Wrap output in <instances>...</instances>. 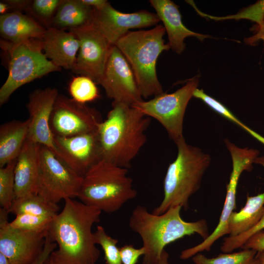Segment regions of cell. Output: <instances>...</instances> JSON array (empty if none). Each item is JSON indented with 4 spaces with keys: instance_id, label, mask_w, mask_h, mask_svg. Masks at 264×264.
Instances as JSON below:
<instances>
[{
    "instance_id": "6da1fadb",
    "label": "cell",
    "mask_w": 264,
    "mask_h": 264,
    "mask_svg": "<svg viewBox=\"0 0 264 264\" xmlns=\"http://www.w3.org/2000/svg\"><path fill=\"white\" fill-rule=\"evenodd\" d=\"M64 200L63 209L53 219L47 232L58 246L51 255L59 264H95L100 251L92 227L100 221L102 211L74 198Z\"/></svg>"
},
{
    "instance_id": "7a4b0ae2",
    "label": "cell",
    "mask_w": 264,
    "mask_h": 264,
    "mask_svg": "<svg viewBox=\"0 0 264 264\" xmlns=\"http://www.w3.org/2000/svg\"><path fill=\"white\" fill-rule=\"evenodd\" d=\"M137 109L112 102L107 118L97 132L102 159L128 169L147 141L151 120Z\"/></svg>"
},
{
    "instance_id": "3957f363",
    "label": "cell",
    "mask_w": 264,
    "mask_h": 264,
    "mask_svg": "<svg viewBox=\"0 0 264 264\" xmlns=\"http://www.w3.org/2000/svg\"><path fill=\"white\" fill-rule=\"evenodd\" d=\"M181 208L173 207L160 215L150 213L141 205L133 210L129 226L142 240L145 250L143 264H158L164 247L186 236L198 234L203 240L209 236L206 220L186 221L180 216Z\"/></svg>"
},
{
    "instance_id": "277c9868",
    "label": "cell",
    "mask_w": 264,
    "mask_h": 264,
    "mask_svg": "<svg viewBox=\"0 0 264 264\" xmlns=\"http://www.w3.org/2000/svg\"><path fill=\"white\" fill-rule=\"evenodd\" d=\"M177 154L168 167L163 182L164 198L152 213L160 215L179 206L187 210L189 200L199 188L202 177L211 164L209 154L186 143L182 138L175 143Z\"/></svg>"
},
{
    "instance_id": "5b68a950",
    "label": "cell",
    "mask_w": 264,
    "mask_h": 264,
    "mask_svg": "<svg viewBox=\"0 0 264 264\" xmlns=\"http://www.w3.org/2000/svg\"><path fill=\"white\" fill-rule=\"evenodd\" d=\"M165 32L161 24L149 30H130L114 45L130 64L140 93L145 99L163 93L156 65L160 54L170 48L163 39Z\"/></svg>"
},
{
    "instance_id": "8992f818",
    "label": "cell",
    "mask_w": 264,
    "mask_h": 264,
    "mask_svg": "<svg viewBox=\"0 0 264 264\" xmlns=\"http://www.w3.org/2000/svg\"><path fill=\"white\" fill-rule=\"evenodd\" d=\"M128 169L102 159L83 177L77 198L83 203L101 211L111 213L119 210L137 196Z\"/></svg>"
},
{
    "instance_id": "52a82bcc",
    "label": "cell",
    "mask_w": 264,
    "mask_h": 264,
    "mask_svg": "<svg viewBox=\"0 0 264 264\" xmlns=\"http://www.w3.org/2000/svg\"><path fill=\"white\" fill-rule=\"evenodd\" d=\"M8 56V74L0 88V105L7 102L21 86L61 68L44 54L41 39H32L18 43L0 41Z\"/></svg>"
},
{
    "instance_id": "ba28073f",
    "label": "cell",
    "mask_w": 264,
    "mask_h": 264,
    "mask_svg": "<svg viewBox=\"0 0 264 264\" xmlns=\"http://www.w3.org/2000/svg\"><path fill=\"white\" fill-rule=\"evenodd\" d=\"M199 83L198 75L188 79L181 88L171 93H163L148 101L132 105L144 115L157 120L175 143L183 138L185 110Z\"/></svg>"
},
{
    "instance_id": "9c48e42d",
    "label": "cell",
    "mask_w": 264,
    "mask_h": 264,
    "mask_svg": "<svg viewBox=\"0 0 264 264\" xmlns=\"http://www.w3.org/2000/svg\"><path fill=\"white\" fill-rule=\"evenodd\" d=\"M224 143L231 156L232 170L226 187L225 199L218 224L213 232L198 244L182 251L180 258L188 259L204 251H209L212 245L221 237L229 234V221L236 208V196L239 178L244 171H250L259 157V151L253 148H241L225 139Z\"/></svg>"
},
{
    "instance_id": "30bf717a",
    "label": "cell",
    "mask_w": 264,
    "mask_h": 264,
    "mask_svg": "<svg viewBox=\"0 0 264 264\" xmlns=\"http://www.w3.org/2000/svg\"><path fill=\"white\" fill-rule=\"evenodd\" d=\"M83 177L63 162L47 147L41 145L36 192L55 204L77 197Z\"/></svg>"
},
{
    "instance_id": "8fae6325",
    "label": "cell",
    "mask_w": 264,
    "mask_h": 264,
    "mask_svg": "<svg viewBox=\"0 0 264 264\" xmlns=\"http://www.w3.org/2000/svg\"><path fill=\"white\" fill-rule=\"evenodd\" d=\"M102 121L95 109L59 94L49 125L54 136L68 137L96 131Z\"/></svg>"
},
{
    "instance_id": "7c38bea8",
    "label": "cell",
    "mask_w": 264,
    "mask_h": 264,
    "mask_svg": "<svg viewBox=\"0 0 264 264\" xmlns=\"http://www.w3.org/2000/svg\"><path fill=\"white\" fill-rule=\"evenodd\" d=\"M69 31L76 36L80 43L78 55L71 70L88 76L99 84L113 45L90 22Z\"/></svg>"
},
{
    "instance_id": "4fadbf2b",
    "label": "cell",
    "mask_w": 264,
    "mask_h": 264,
    "mask_svg": "<svg viewBox=\"0 0 264 264\" xmlns=\"http://www.w3.org/2000/svg\"><path fill=\"white\" fill-rule=\"evenodd\" d=\"M6 210L0 208V252L12 264H30L42 251L47 231L36 232L13 228Z\"/></svg>"
},
{
    "instance_id": "5bb4252c",
    "label": "cell",
    "mask_w": 264,
    "mask_h": 264,
    "mask_svg": "<svg viewBox=\"0 0 264 264\" xmlns=\"http://www.w3.org/2000/svg\"><path fill=\"white\" fill-rule=\"evenodd\" d=\"M113 102L132 106L142 100L133 71L124 55L113 45L99 84Z\"/></svg>"
},
{
    "instance_id": "9a60e30c",
    "label": "cell",
    "mask_w": 264,
    "mask_h": 264,
    "mask_svg": "<svg viewBox=\"0 0 264 264\" xmlns=\"http://www.w3.org/2000/svg\"><path fill=\"white\" fill-rule=\"evenodd\" d=\"M160 19L156 13L147 10L125 13L108 3L102 8H93L90 22L112 45L131 29L156 25Z\"/></svg>"
},
{
    "instance_id": "2e32d148",
    "label": "cell",
    "mask_w": 264,
    "mask_h": 264,
    "mask_svg": "<svg viewBox=\"0 0 264 264\" xmlns=\"http://www.w3.org/2000/svg\"><path fill=\"white\" fill-rule=\"evenodd\" d=\"M54 139L56 156L82 177L102 159L97 130L72 137L54 136Z\"/></svg>"
},
{
    "instance_id": "e0dca14e",
    "label": "cell",
    "mask_w": 264,
    "mask_h": 264,
    "mask_svg": "<svg viewBox=\"0 0 264 264\" xmlns=\"http://www.w3.org/2000/svg\"><path fill=\"white\" fill-rule=\"evenodd\" d=\"M59 95L56 88L37 89L28 97L26 107L29 113L27 139L56 153L54 135L49 122L53 106Z\"/></svg>"
},
{
    "instance_id": "ac0fdd59",
    "label": "cell",
    "mask_w": 264,
    "mask_h": 264,
    "mask_svg": "<svg viewBox=\"0 0 264 264\" xmlns=\"http://www.w3.org/2000/svg\"><path fill=\"white\" fill-rule=\"evenodd\" d=\"M41 40L44 52L49 60L61 68L72 69L80 48L79 41L73 32L51 26L46 28Z\"/></svg>"
},
{
    "instance_id": "d6986e66",
    "label": "cell",
    "mask_w": 264,
    "mask_h": 264,
    "mask_svg": "<svg viewBox=\"0 0 264 264\" xmlns=\"http://www.w3.org/2000/svg\"><path fill=\"white\" fill-rule=\"evenodd\" d=\"M150 3L162 21L167 33L170 48L177 54L185 49L184 40L194 37L200 41L209 36L195 32L187 28L183 23L178 6L170 0H151Z\"/></svg>"
},
{
    "instance_id": "ffe728a7",
    "label": "cell",
    "mask_w": 264,
    "mask_h": 264,
    "mask_svg": "<svg viewBox=\"0 0 264 264\" xmlns=\"http://www.w3.org/2000/svg\"><path fill=\"white\" fill-rule=\"evenodd\" d=\"M40 146L39 144L27 139L16 159L15 198L36 192Z\"/></svg>"
},
{
    "instance_id": "44dd1931",
    "label": "cell",
    "mask_w": 264,
    "mask_h": 264,
    "mask_svg": "<svg viewBox=\"0 0 264 264\" xmlns=\"http://www.w3.org/2000/svg\"><path fill=\"white\" fill-rule=\"evenodd\" d=\"M46 28L21 11L0 16V34L4 40L18 43L32 39H42Z\"/></svg>"
},
{
    "instance_id": "7402d4cb",
    "label": "cell",
    "mask_w": 264,
    "mask_h": 264,
    "mask_svg": "<svg viewBox=\"0 0 264 264\" xmlns=\"http://www.w3.org/2000/svg\"><path fill=\"white\" fill-rule=\"evenodd\" d=\"M29 121L13 120L0 126V168L17 159L27 140Z\"/></svg>"
},
{
    "instance_id": "603a6c76",
    "label": "cell",
    "mask_w": 264,
    "mask_h": 264,
    "mask_svg": "<svg viewBox=\"0 0 264 264\" xmlns=\"http://www.w3.org/2000/svg\"><path fill=\"white\" fill-rule=\"evenodd\" d=\"M254 163L264 167V156L258 157ZM264 211V192L247 196L244 206L231 214L229 221V236H236L252 228L261 219Z\"/></svg>"
},
{
    "instance_id": "cb8c5ba5",
    "label": "cell",
    "mask_w": 264,
    "mask_h": 264,
    "mask_svg": "<svg viewBox=\"0 0 264 264\" xmlns=\"http://www.w3.org/2000/svg\"><path fill=\"white\" fill-rule=\"evenodd\" d=\"M93 8L81 0H63L51 22V27L59 29L77 28L91 20Z\"/></svg>"
},
{
    "instance_id": "d4e9b609",
    "label": "cell",
    "mask_w": 264,
    "mask_h": 264,
    "mask_svg": "<svg viewBox=\"0 0 264 264\" xmlns=\"http://www.w3.org/2000/svg\"><path fill=\"white\" fill-rule=\"evenodd\" d=\"M59 210L58 204L50 202L38 193H33L15 198L9 213L16 216L28 214L53 218Z\"/></svg>"
},
{
    "instance_id": "484cf974",
    "label": "cell",
    "mask_w": 264,
    "mask_h": 264,
    "mask_svg": "<svg viewBox=\"0 0 264 264\" xmlns=\"http://www.w3.org/2000/svg\"><path fill=\"white\" fill-rule=\"evenodd\" d=\"M192 261L195 264H261L258 252L250 249L234 253L220 254L214 258H208L200 253L194 255Z\"/></svg>"
},
{
    "instance_id": "4316f807",
    "label": "cell",
    "mask_w": 264,
    "mask_h": 264,
    "mask_svg": "<svg viewBox=\"0 0 264 264\" xmlns=\"http://www.w3.org/2000/svg\"><path fill=\"white\" fill-rule=\"evenodd\" d=\"M96 83L90 78L81 75L72 78L68 85L71 98L77 102L86 104L100 98Z\"/></svg>"
},
{
    "instance_id": "83f0119b",
    "label": "cell",
    "mask_w": 264,
    "mask_h": 264,
    "mask_svg": "<svg viewBox=\"0 0 264 264\" xmlns=\"http://www.w3.org/2000/svg\"><path fill=\"white\" fill-rule=\"evenodd\" d=\"M193 97L200 99L217 113L232 121L245 131L264 145V137L240 121L224 105L216 99L206 94L202 89L196 88Z\"/></svg>"
},
{
    "instance_id": "f1b7e54d",
    "label": "cell",
    "mask_w": 264,
    "mask_h": 264,
    "mask_svg": "<svg viewBox=\"0 0 264 264\" xmlns=\"http://www.w3.org/2000/svg\"><path fill=\"white\" fill-rule=\"evenodd\" d=\"M16 159L0 168V208L9 212L15 198L14 170Z\"/></svg>"
},
{
    "instance_id": "f546056e",
    "label": "cell",
    "mask_w": 264,
    "mask_h": 264,
    "mask_svg": "<svg viewBox=\"0 0 264 264\" xmlns=\"http://www.w3.org/2000/svg\"><path fill=\"white\" fill-rule=\"evenodd\" d=\"M53 218L28 214H21L16 215L15 219L9 222V224L16 229L42 232L48 231Z\"/></svg>"
},
{
    "instance_id": "4dcf8cb0",
    "label": "cell",
    "mask_w": 264,
    "mask_h": 264,
    "mask_svg": "<svg viewBox=\"0 0 264 264\" xmlns=\"http://www.w3.org/2000/svg\"><path fill=\"white\" fill-rule=\"evenodd\" d=\"M94 235L96 244H99L104 251L106 264H122L120 248L117 246L118 240L108 235L101 225L97 226Z\"/></svg>"
},
{
    "instance_id": "1f68e13d",
    "label": "cell",
    "mask_w": 264,
    "mask_h": 264,
    "mask_svg": "<svg viewBox=\"0 0 264 264\" xmlns=\"http://www.w3.org/2000/svg\"><path fill=\"white\" fill-rule=\"evenodd\" d=\"M196 11L201 16L215 21L245 19L254 22L256 23V25L260 26L263 24L264 18V0L257 1L255 3L246 8L239 13L226 17H218L209 15L202 13L198 8H196Z\"/></svg>"
},
{
    "instance_id": "d6a6232c",
    "label": "cell",
    "mask_w": 264,
    "mask_h": 264,
    "mask_svg": "<svg viewBox=\"0 0 264 264\" xmlns=\"http://www.w3.org/2000/svg\"><path fill=\"white\" fill-rule=\"evenodd\" d=\"M63 0H34L28 8L31 13L46 24L51 25L58 7Z\"/></svg>"
},
{
    "instance_id": "836d02e7",
    "label": "cell",
    "mask_w": 264,
    "mask_h": 264,
    "mask_svg": "<svg viewBox=\"0 0 264 264\" xmlns=\"http://www.w3.org/2000/svg\"><path fill=\"white\" fill-rule=\"evenodd\" d=\"M264 229V211L257 223L246 232L236 236H229L222 242L220 249L224 253H230L234 250L241 248L245 242L254 234Z\"/></svg>"
},
{
    "instance_id": "e575fe53",
    "label": "cell",
    "mask_w": 264,
    "mask_h": 264,
    "mask_svg": "<svg viewBox=\"0 0 264 264\" xmlns=\"http://www.w3.org/2000/svg\"><path fill=\"white\" fill-rule=\"evenodd\" d=\"M122 264H136L139 257L144 255L145 250L144 247L135 248L132 245L127 244L120 248Z\"/></svg>"
},
{
    "instance_id": "d590c367",
    "label": "cell",
    "mask_w": 264,
    "mask_h": 264,
    "mask_svg": "<svg viewBox=\"0 0 264 264\" xmlns=\"http://www.w3.org/2000/svg\"><path fill=\"white\" fill-rule=\"evenodd\" d=\"M257 252L264 251V232L259 231L251 236L241 247Z\"/></svg>"
},
{
    "instance_id": "8d00e7d4",
    "label": "cell",
    "mask_w": 264,
    "mask_h": 264,
    "mask_svg": "<svg viewBox=\"0 0 264 264\" xmlns=\"http://www.w3.org/2000/svg\"><path fill=\"white\" fill-rule=\"evenodd\" d=\"M57 245V243L51 241L47 236L42 251L36 260L30 264H44L52 252L55 250Z\"/></svg>"
},
{
    "instance_id": "74e56055",
    "label": "cell",
    "mask_w": 264,
    "mask_h": 264,
    "mask_svg": "<svg viewBox=\"0 0 264 264\" xmlns=\"http://www.w3.org/2000/svg\"><path fill=\"white\" fill-rule=\"evenodd\" d=\"M255 33L251 37L244 39V42L250 45H255L261 41L264 42V18L263 24L260 26H255Z\"/></svg>"
},
{
    "instance_id": "f35d334b",
    "label": "cell",
    "mask_w": 264,
    "mask_h": 264,
    "mask_svg": "<svg viewBox=\"0 0 264 264\" xmlns=\"http://www.w3.org/2000/svg\"><path fill=\"white\" fill-rule=\"evenodd\" d=\"M4 1L8 4L9 9H16V11L24 9L27 10L32 2L31 0H6Z\"/></svg>"
},
{
    "instance_id": "ab89813d",
    "label": "cell",
    "mask_w": 264,
    "mask_h": 264,
    "mask_svg": "<svg viewBox=\"0 0 264 264\" xmlns=\"http://www.w3.org/2000/svg\"><path fill=\"white\" fill-rule=\"evenodd\" d=\"M85 4L93 8L99 9L103 7L107 3L106 0H81Z\"/></svg>"
},
{
    "instance_id": "60d3db41",
    "label": "cell",
    "mask_w": 264,
    "mask_h": 264,
    "mask_svg": "<svg viewBox=\"0 0 264 264\" xmlns=\"http://www.w3.org/2000/svg\"><path fill=\"white\" fill-rule=\"evenodd\" d=\"M169 254L164 250L162 253L158 264H169Z\"/></svg>"
},
{
    "instance_id": "b9f144b4",
    "label": "cell",
    "mask_w": 264,
    "mask_h": 264,
    "mask_svg": "<svg viewBox=\"0 0 264 264\" xmlns=\"http://www.w3.org/2000/svg\"><path fill=\"white\" fill-rule=\"evenodd\" d=\"M9 7L8 4L4 1V0L0 1V14L3 15L7 13V11L9 10Z\"/></svg>"
},
{
    "instance_id": "7bdbcfd3",
    "label": "cell",
    "mask_w": 264,
    "mask_h": 264,
    "mask_svg": "<svg viewBox=\"0 0 264 264\" xmlns=\"http://www.w3.org/2000/svg\"><path fill=\"white\" fill-rule=\"evenodd\" d=\"M0 264H12L9 259L0 252Z\"/></svg>"
},
{
    "instance_id": "ee69618b",
    "label": "cell",
    "mask_w": 264,
    "mask_h": 264,
    "mask_svg": "<svg viewBox=\"0 0 264 264\" xmlns=\"http://www.w3.org/2000/svg\"><path fill=\"white\" fill-rule=\"evenodd\" d=\"M44 264H59L53 258V257L51 256V255H50V256L47 258V259L45 261V262L44 263Z\"/></svg>"
},
{
    "instance_id": "f6af8a7d",
    "label": "cell",
    "mask_w": 264,
    "mask_h": 264,
    "mask_svg": "<svg viewBox=\"0 0 264 264\" xmlns=\"http://www.w3.org/2000/svg\"><path fill=\"white\" fill-rule=\"evenodd\" d=\"M258 254L261 260V264H264V251L258 252Z\"/></svg>"
}]
</instances>
